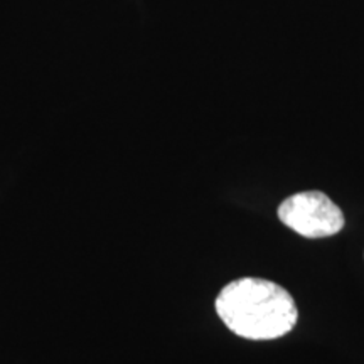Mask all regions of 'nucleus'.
Returning <instances> with one entry per match:
<instances>
[{"label":"nucleus","mask_w":364,"mask_h":364,"mask_svg":"<svg viewBox=\"0 0 364 364\" xmlns=\"http://www.w3.org/2000/svg\"><path fill=\"white\" fill-rule=\"evenodd\" d=\"M279 218L306 238L332 236L344 228L343 211L321 191H304L287 198L279 206Z\"/></svg>","instance_id":"2"},{"label":"nucleus","mask_w":364,"mask_h":364,"mask_svg":"<svg viewBox=\"0 0 364 364\" xmlns=\"http://www.w3.org/2000/svg\"><path fill=\"white\" fill-rule=\"evenodd\" d=\"M216 312L228 329L253 341L282 338L299 318L295 300L284 287L252 277L228 284L218 295Z\"/></svg>","instance_id":"1"}]
</instances>
